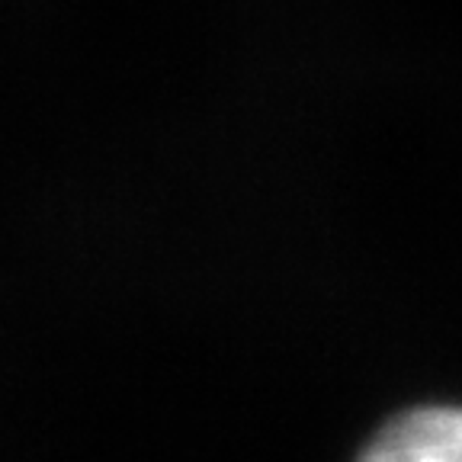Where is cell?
<instances>
[{"label": "cell", "instance_id": "obj_1", "mask_svg": "<svg viewBox=\"0 0 462 462\" xmlns=\"http://www.w3.org/2000/svg\"><path fill=\"white\" fill-rule=\"evenodd\" d=\"M363 459L462 462V404H424L385 420Z\"/></svg>", "mask_w": 462, "mask_h": 462}]
</instances>
